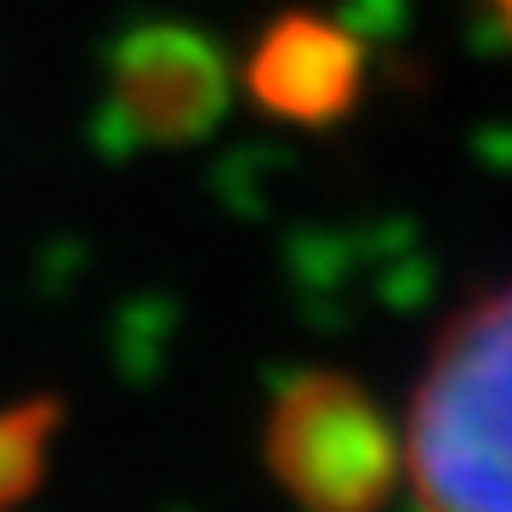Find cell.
<instances>
[{"mask_svg": "<svg viewBox=\"0 0 512 512\" xmlns=\"http://www.w3.org/2000/svg\"><path fill=\"white\" fill-rule=\"evenodd\" d=\"M478 6L490 12V23H495V29H501V40H507V46H512V0H478Z\"/></svg>", "mask_w": 512, "mask_h": 512, "instance_id": "cell-6", "label": "cell"}, {"mask_svg": "<svg viewBox=\"0 0 512 512\" xmlns=\"http://www.w3.org/2000/svg\"><path fill=\"white\" fill-rule=\"evenodd\" d=\"M69 404L57 393H35L0 410V512H18L46 484V461L63 433Z\"/></svg>", "mask_w": 512, "mask_h": 512, "instance_id": "cell-5", "label": "cell"}, {"mask_svg": "<svg viewBox=\"0 0 512 512\" xmlns=\"http://www.w3.org/2000/svg\"><path fill=\"white\" fill-rule=\"evenodd\" d=\"M228 57L188 23H137L109 52V120L126 143L183 148L228 114Z\"/></svg>", "mask_w": 512, "mask_h": 512, "instance_id": "cell-3", "label": "cell"}, {"mask_svg": "<svg viewBox=\"0 0 512 512\" xmlns=\"http://www.w3.org/2000/svg\"><path fill=\"white\" fill-rule=\"evenodd\" d=\"M421 512H512V279L439 325L404 416Z\"/></svg>", "mask_w": 512, "mask_h": 512, "instance_id": "cell-1", "label": "cell"}, {"mask_svg": "<svg viewBox=\"0 0 512 512\" xmlns=\"http://www.w3.org/2000/svg\"><path fill=\"white\" fill-rule=\"evenodd\" d=\"M234 74L268 120L330 131L359 109L370 52L348 23H336L319 6H279L274 18L256 23Z\"/></svg>", "mask_w": 512, "mask_h": 512, "instance_id": "cell-4", "label": "cell"}, {"mask_svg": "<svg viewBox=\"0 0 512 512\" xmlns=\"http://www.w3.org/2000/svg\"><path fill=\"white\" fill-rule=\"evenodd\" d=\"M262 461L296 512H382L404 484V439L348 370H302L274 393Z\"/></svg>", "mask_w": 512, "mask_h": 512, "instance_id": "cell-2", "label": "cell"}]
</instances>
